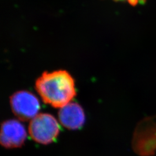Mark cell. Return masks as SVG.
<instances>
[{"mask_svg":"<svg viewBox=\"0 0 156 156\" xmlns=\"http://www.w3.org/2000/svg\"><path fill=\"white\" fill-rule=\"evenodd\" d=\"M59 120L62 125L69 129L82 128L85 122V114L82 106L75 102H70L60 109Z\"/></svg>","mask_w":156,"mask_h":156,"instance_id":"8992f818","label":"cell"},{"mask_svg":"<svg viewBox=\"0 0 156 156\" xmlns=\"http://www.w3.org/2000/svg\"><path fill=\"white\" fill-rule=\"evenodd\" d=\"M10 104L14 115L22 121L33 119L38 115L40 103L37 97L30 91H19L12 95Z\"/></svg>","mask_w":156,"mask_h":156,"instance_id":"277c9868","label":"cell"},{"mask_svg":"<svg viewBox=\"0 0 156 156\" xmlns=\"http://www.w3.org/2000/svg\"><path fill=\"white\" fill-rule=\"evenodd\" d=\"M28 130L31 138L43 145H48L53 142L60 132L57 120L48 113L37 115L31 120Z\"/></svg>","mask_w":156,"mask_h":156,"instance_id":"3957f363","label":"cell"},{"mask_svg":"<svg viewBox=\"0 0 156 156\" xmlns=\"http://www.w3.org/2000/svg\"><path fill=\"white\" fill-rule=\"evenodd\" d=\"M35 89L45 104L62 108L76 94L75 80L66 70L45 71L37 79Z\"/></svg>","mask_w":156,"mask_h":156,"instance_id":"6da1fadb","label":"cell"},{"mask_svg":"<svg viewBox=\"0 0 156 156\" xmlns=\"http://www.w3.org/2000/svg\"><path fill=\"white\" fill-rule=\"evenodd\" d=\"M27 138V133L22 124L16 120H8L1 124L0 142L5 148L21 147Z\"/></svg>","mask_w":156,"mask_h":156,"instance_id":"5b68a950","label":"cell"},{"mask_svg":"<svg viewBox=\"0 0 156 156\" xmlns=\"http://www.w3.org/2000/svg\"><path fill=\"white\" fill-rule=\"evenodd\" d=\"M134 151L141 156H151L156 151V115L142 120L136 126L132 140Z\"/></svg>","mask_w":156,"mask_h":156,"instance_id":"7a4b0ae2","label":"cell"},{"mask_svg":"<svg viewBox=\"0 0 156 156\" xmlns=\"http://www.w3.org/2000/svg\"><path fill=\"white\" fill-rule=\"evenodd\" d=\"M115 1H123V0H115ZM145 2H146V0H140V3L142 4H144Z\"/></svg>","mask_w":156,"mask_h":156,"instance_id":"52a82bcc","label":"cell"}]
</instances>
